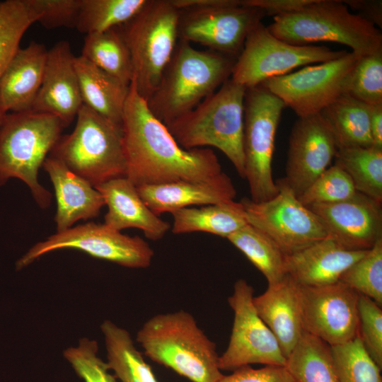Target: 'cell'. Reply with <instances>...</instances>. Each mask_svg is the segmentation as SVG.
<instances>
[{
    "mask_svg": "<svg viewBox=\"0 0 382 382\" xmlns=\"http://www.w3.org/2000/svg\"><path fill=\"white\" fill-rule=\"evenodd\" d=\"M347 52L342 57L285 75L270 79L262 85L277 96L299 117L319 114L346 93L352 71L359 59Z\"/></svg>",
    "mask_w": 382,
    "mask_h": 382,
    "instance_id": "obj_13",
    "label": "cell"
},
{
    "mask_svg": "<svg viewBox=\"0 0 382 382\" xmlns=\"http://www.w3.org/2000/svg\"><path fill=\"white\" fill-rule=\"evenodd\" d=\"M70 44L62 40L47 51L42 82L31 111L52 115L64 127L83 105Z\"/></svg>",
    "mask_w": 382,
    "mask_h": 382,
    "instance_id": "obj_19",
    "label": "cell"
},
{
    "mask_svg": "<svg viewBox=\"0 0 382 382\" xmlns=\"http://www.w3.org/2000/svg\"><path fill=\"white\" fill-rule=\"evenodd\" d=\"M136 340L151 360L192 382H217L224 376L216 344L187 311L151 317L137 332Z\"/></svg>",
    "mask_w": 382,
    "mask_h": 382,
    "instance_id": "obj_2",
    "label": "cell"
},
{
    "mask_svg": "<svg viewBox=\"0 0 382 382\" xmlns=\"http://www.w3.org/2000/svg\"><path fill=\"white\" fill-rule=\"evenodd\" d=\"M217 382H295L285 366H265L253 369L250 365L241 366L229 375H224Z\"/></svg>",
    "mask_w": 382,
    "mask_h": 382,
    "instance_id": "obj_43",
    "label": "cell"
},
{
    "mask_svg": "<svg viewBox=\"0 0 382 382\" xmlns=\"http://www.w3.org/2000/svg\"><path fill=\"white\" fill-rule=\"evenodd\" d=\"M246 88L231 77L219 91L166 125L185 149L214 146L226 155L245 179L244 99Z\"/></svg>",
    "mask_w": 382,
    "mask_h": 382,
    "instance_id": "obj_4",
    "label": "cell"
},
{
    "mask_svg": "<svg viewBox=\"0 0 382 382\" xmlns=\"http://www.w3.org/2000/svg\"><path fill=\"white\" fill-rule=\"evenodd\" d=\"M149 209L159 216L193 205H209L233 201L236 190L225 173L204 181L180 180L137 187Z\"/></svg>",
    "mask_w": 382,
    "mask_h": 382,
    "instance_id": "obj_20",
    "label": "cell"
},
{
    "mask_svg": "<svg viewBox=\"0 0 382 382\" xmlns=\"http://www.w3.org/2000/svg\"><path fill=\"white\" fill-rule=\"evenodd\" d=\"M174 234L205 232L227 238L248 224L241 202L186 207L171 213Z\"/></svg>",
    "mask_w": 382,
    "mask_h": 382,
    "instance_id": "obj_28",
    "label": "cell"
},
{
    "mask_svg": "<svg viewBox=\"0 0 382 382\" xmlns=\"http://www.w3.org/2000/svg\"><path fill=\"white\" fill-rule=\"evenodd\" d=\"M339 382H382L381 369L364 349L359 337L331 346Z\"/></svg>",
    "mask_w": 382,
    "mask_h": 382,
    "instance_id": "obj_36",
    "label": "cell"
},
{
    "mask_svg": "<svg viewBox=\"0 0 382 382\" xmlns=\"http://www.w3.org/2000/svg\"><path fill=\"white\" fill-rule=\"evenodd\" d=\"M336 142L319 114L299 117L289 141L286 176L299 197L328 167L337 151Z\"/></svg>",
    "mask_w": 382,
    "mask_h": 382,
    "instance_id": "obj_17",
    "label": "cell"
},
{
    "mask_svg": "<svg viewBox=\"0 0 382 382\" xmlns=\"http://www.w3.org/2000/svg\"><path fill=\"white\" fill-rule=\"evenodd\" d=\"M312 0H241L242 6L262 10L274 16L296 11Z\"/></svg>",
    "mask_w": 382,
    "mask_h": 382,
    "instance_id": "obj_44",
    "label": "cell"
},
{
    "mask_svg": "<svg viewBox=\"0 0 382 382\" xmlns=\"http://www.w3.org/2000/svg\"><path fill=\"white\" fill-rule=\"evenodd\" d=\"M226 238L262 272L268 285L277 284L286 276L285 255L260 230L248 224Z\"/></svg>",
    "mask_w": 382,
    "mask_h": 382,
    "instance_id": "obj_32",
    "label": "cell"
},
{
    "mask_svg": "<svg viewBox=\"0 0 382 382\" xmlns=\"http://www.w3.org/2000/svg\"><path fill=\"white\" fill-rule=\"evenodd\" d=\"M81 55L122 83L130 85L132 59L120 26L86 35Z\"/></svg>",
    "mask_w": 382,
    "mask_h": 382,
    "instance_id": "obj_31",
    "label": "cell"
},
{
    "mask_svg": "<svg viewBox=\"0 0 382 382\" xmlns=\"http://www.w3.org/2000/svg\"><path fill=\"white\" fill-rule=\"evenodd\" d=\"M369 115L373 146L382 149V104L370 106Z\"/></svg>",
    "mask_w": 382,
    "mask_h": 382,
    "instance_id": "obj_46",
    "label": "cell"
},
{
    "mask_svg": "<svg viewBox=\"0 0 382 382\" xmlns=\"http://www.w3.org/2000/svg\"><path fill=\"white\" fill-rule=\"evenodd\" d=\"M37 21L47 29L75 28L80 11L81 0H29Z\"/></svg>",
    "mask_w": 382,
    "mask_h": 382,
    "instance_id": "obj_42",
    "label": "cell"
},
{
    "mask_svg": "<svg viewBox=\"0 0 382 382\" xmlns=\"http://www.w3.org/2000/svg\"><path fill=\"white\" fill-rule=\"evenodd\" d=\"M253 303L286 359L304 332L297 284L286 275L281 282L268 285L262 294L254 296Z\"/></svg>",
    "mask_w": 382,
    "mask_h": 382,
    "instance_id": "obj_25",
    "label": "cell"
},
{
    "mask_svg": "<svg viewBox=\"0 0 382 382\" xmlns=\"http://www.w3.org/2000/svg\"><path fill=\"white\" fill-rule=\"evenodd\" d=\"M76 118L74 130L60 137L50 156L94 187L125 177L122 128L83 104Z\"/></svg>",
    "mask_w": 382,
    "mask_h": 382,
    "instance_id": "obj_7",
    "label": "cell"
},
{
    "mask_svg": "<svg viewBox=\"0 0 382 382\" xmlns=\"http://www.w3.org/2000/svg\"><path fill=\"white\" fill-rule=\"evenodd\" d=\"M367 251L345 249L328 236L299 251L285 255L286 273L301 286L334 284Z\"/></svg>",
    "mask_w": 382,
    "mask_h": 382,
    "instance_id": "obj_21",
    "label": "cell"
},
{
    "mask_svg": "<svg viewBox=\"0 0 382 382\" xmlns=\"http://www.w3.org/2000/svg\"><path fill=\"white\" fill-rule=\"evenodd\" d=\"M340 281L382 305V238L340 277Z\"/></svg>",
    "mask_w": 382,
    "mask_h": 382,
    "instance_id": "obj_37",
    "label": "cell"
},
{
    "mask_svg": "<svg viewBox=\"0 0 382 382\" xmlns=\"http://www.w3.org/2000/svg\"><path fill=\"white\" fill-rule=\"evenodd\" d=\"M345 4L362 11L361 16L369 20L374 25H381V4L369 1H344Z\"/></svg>",
    "mask_w": 382,
    "mask_h": 382,
    "instance_id": "obj_45",
    "label": "cell"
},
{
    "mask_svg": "<svg viewBox=\"0 0 382 382\" xmlns=\"http://www.w3.org/2000/svg\"><path fill=\"white\" fill-rule=\"evenodd\" d=\"M83 104L122 127L129 86L105 72L81 55L75 57Z\"/></svg>",
    "mask_w": 382,
    "mask_h": 382,
    "instance_id": "obj_26",
    "label": "cell"
},
{
    "mask_svg": "<svg viewBox=\"0 0 382 382\" xmlns=\"http://www.w3.org/2000/svg\"><path fill=\"white\" fill-rule=\"evenodd\" d=\"M148 0H81L76 28L86 35L121 26L132 19Z\"/></svg>",
    "mask_w": 382,
    "mask_h": 382,
    "instance_id": "obj_34",
    "label": "cell"
},
{
    "mask_svg": "<svg viewBox=\"0 0 382 382\" xmlns=\"http://www.w3.org/2000/svg\"><path fill=\"white\" fill-rule=\"evenodd\" d=\"M278 193L264 202L243 198L248 224L267 235L284 255H290L327 238L317 215L303 205L284 179L277 183Z\"/></svg>",
    "mask_w": 382,
    "mask_h": 382,
    "instance_id": "obj_12",
    "label": "cell"
},
{
    "mask_svg": "<svg viewBox=\"0 0 382 382\" xmlns=\"http://www.w3.org/2000/svg\"><path fill=\"white\" fill-rule=\"evenodd\" d=\"M346 52L325 46L288 43L273 35L260 21L248 34L231 79L248 88L289 74L296 67L333 60Z\"/></svg>",
    "mask_w": 382,
    "mask_h": 382,
    "instance_id": "obj_11",
    "label": "cell"
},
{
    "mask_svg": "<svg viewBox=\"0 0 382 382\" xmlns=\"http://www.w3.org/2000/svg\"><path fill=\"white\" fill-rule=\"evenodd\" d=\"M235 57L195 49L178 40L159 83L146 100L152 114L167 125L198 105L231 76Z\"/></svg>",
    "mask_w": 382,
    "mask_h": 382,
    "instance_id": "obj_3",
    "label": "cell"
},
{
    "mask_svg": "<svg viewBox=\"0 0 382 382\" xmlns=\"http://www.w3.org/2000/svg\"><path fill=\"white\" fill-rule=\"evenodd\" d=\"M328 237L349 250H369L382 238L381 203L358 192L347 199L308 207Z\"/></svg>",
    "mask_w": 382,
    "mask_h": 382,
    "instance_id": "obj_18",
    "label": "cell"
},
{
    "mask_svg": "<svg viewBox=\"0 0 382 382\" xmlns=\"http://www.w3.org/2000/svg\"><path fill=\"white\" fill-rule=\"evenodd\" d=\"M95 340L81 338L76 347L64 349L63 356L83 382H117L106 361L98 354Z\"/></svg>",
    "mask_w": 382,
    "mask_h": 382,
    "instance_id": "obj_40",
    "label": "cell"
},
{
    "mask_svg": "<svg viewBox=\"0 0 382 382\" xmlns=\"http://www.w3.org/2000/svg\"><path fill=\"white\" fill-rule=\"evenodd\" d=\"M346 93L370 106L382 104V50L359 57Z\"/></svg>",
    "mask_w": 382,
    "mask_h": 382,
    "instance_id": "obj_38",
    "label": "cell"
},
{
    "mask_svg": "<svg viewBox=\"0 0 382 382\" xmlns=\"http://www.w3.org/2000/svg\"><path fill=\"white\" fill-rule=\"evenodd\" d=\"M335 164L352 179L357 192L381 203L382 149L371 147L338 149Z\"/></svg>",
    "mask_w": 382,
    "mask_h": 382,
    "instance_id": "obj_33",
    "label": "cell"
},
{
    "mask_svg": "<svg viewBox=\"0 0 382 382\" xmlns=\"http://www.w3.org/2000/svg\"><path fill=\"white\" fill-rule=\"evenodd\" d=\"M369 109L370 105L344 93L320 112L337 149L373 146Z\"/></svg>",
    "mask_w": 382,
    "mask_h": 382,
    "instance_id": "obj_27",
    "label": "cell"
},
{
    "mask_svg": "<svg viewBox=\"0 0 382 382\" xmlns=\"http://www.w3.org/2000/svg\"><path fill=\"white\" fill-rule=\"evenodd\" d=\"M371 299L359 294L358 337L364 349L381 369L382 368V310Z\"/></svg>",
    "mask_w": 382,
    "mask_h": 382,
    "instance_id": "obj_41",
    "label": "cell"
},
{
    "mask_svg": "<svg viewBox=\"0 0 382 382\" xmlns=\"http://www.w3.org/2000/svg\"><path fill=\"white\" fill-rule=\"evenodd\" d=\"M65 128L59 118L33 111L8 112L0 125V187L22 180L41 209L52 195L38 180V173Z\"/></svg>",
    "mask_w": 382,
    "mask_h": 382,
    "instance_id": "obj_6",
    "label": "cell"
},
{
    "mask_svg": "<svg viewBox=\"0 0 382 382\" xmlns=\"http://www.w3.org/2000/svg\"><path fill=\"white\" fill-rule=\"evenodd\" d=\"M179 10L170 0H148L120 29L129 49L133 79L147 100L156 88L178 40Z\"/></svg>",
    "mask_w": 382,
    "mask_h": 382,
    "instance_id": "obj_8",
    "label": "cell"
},
{
    "mask_svg": "<svg viewBox=\"0 0 382 382\" xmlns=\"http://www.w3.org/2000/svg\"><path fill=\"white\" fill-rule=\"evenodd\" d=\"M100 330L107 351V364L121 382H158L151 367L136 347L130 333L110 320Z\"/></svg>",
    "mask_w": 382,
    "mask_h": 382,
    "instance_id": "obj_29",
    "label": "cell"
},
{
    "mask_svg": "<svg viewBox=\"0 0 382 382\" xmlns=\"http://www.w3.org/2000/svg\"><path fill=\"white\" fill-rule=\"evenodd\" d=\"M267 28L276 37L295 45L336 42L359 57L382 50L381 30L351 13L344 1L312 0L296 11L274 16Z\"/></svg>",
    "mask_w": 382,
    "mask_h": 382,
    "instance_id": "obj_5",
    "label": "cell"
},
{
    "mask_svg": "<svg viewBox=\"0 0 382 382\" xmlns=\"http://www.w3.org/2000/svg\"><path fill=\"white\" fill-rule=\"evenodd\" d=\"M254 289L245 279L237 280L228 298L233 323L227 348L219 357L221 371H231L253 364L285 366L279 345L253 306Z\"/></svg>",
    "mask_w": 382,
    "mask_h": 382,
    "instance_id": "obj_15",
    "label": "cell"
},
{
    "mask_svg": "<svg viewBox=\"0 0 382 382\" xmlns=\"http://www.w3.org/2000/svg\"><path fill=\"white\" fill-rule=\"evenodd\" d=\"M75 249L122 267L146 268L152 262L154 250L139 236H130L105 224L88 222L56 232L30 248L15 264L16 271L28 267L52 251Z\"/></svg>",
    "mask_w": 382,
    "mask_h": 382,
    "instance_id": "obj_10",
    "label": "cell"
},
{
    "mask_svg": "<svg viewBox=\"0 0 382 382\" xmlns=\"http://www.w3.org/2000/svg\"><path fill=\"white\" fill-rule=\"evenodd\" d=\"M285 367L295 382H339L331 346L306 332L286 358Z\"/></svg>",
    "mask_w": 382,
    "mask_h": 382,
    "instance_id": "obj_30",
    "label": "cell"
},
{
    "mask_svg": "<svg viewBox=\"0 0 382 382\" xmlns=\"http://www.w3.org/2000/svg\"><path fill=\"white\" fill-rule=\"evenodd\" d=\"M302 325L330 346L358 336L359 294L341 281L323 286L297 284Z\"/></svg>",
    "mask_w": 382,
    "mask_h": 382,
    "instance_id": "obj_16",
    "label": "cell"
},
{
    "mask_svg": "<svg viewBox=\"0 0 382 382\" xmlns=\"http://www.w3.org/2000/svg\"><path fill=\"white\" fill-rule=\"evenodd\" d=\"M284 103L263 85L246 89L244 99L245 179L251 200L267 201L279 192L272 177L276 132Z\"/></svg>",
    "mask_w": 382,
    "mask_h": 382,
    "instance_id": "obj_9",
    "label": "cell"
},
{
    "mask_svg": "<svg viewBox=\"0 0 382 382\" xmlns=\"http://www.w3.org/2000/svg\"><path fill=\"white\" fill-rule=\"evenodd\" d=\"M37 21L29 0L0 1V81L23 35ZM6 115L0 106V125Z\"/></svg>",
    "mask_w": 382,
    "mask_h": 382,
    "instance_id": "obj_35",
    "label": "cell"
},
{
    "mask_svg": "<svg viewBox=\"0 0 382 382\" xmlns=\"http://www.w3.org/2000/svg\"><path fill=\"white\" fill-rule=\"evenodd\" d=\"M95 188L102 195L108 212L104 224L121 231L137 228L152 241L164 237L171 228L170 224L154 213L139 196L137 187L127 178L110 180Z\"/></svg>",
    "mask_w": 382,
    "mask_h": 382,
    "instance_id": "obj_23",
    "label": "cell"
},
{
    "mask_svg": "<svg viewBox=\"0 0 382 382\" xmlns=\"http://www.w3.org/2000/svg\"><path fill=\"white\" fill-rule=\"evenodd\" d=\"M356 192L350 177L335 164L321 173L298 198L303 205L309 207L347 199Z\"/></svg>",
    "mask_w": 382,
    "mask_h": 382,
    "instance_id": "obj_39",
    "label": "cell"
},
{
    "mask_svg": "<svg viewBox=\"0 0 382 382\" xmlns=\"http://www.w3.org/2000/svg\"><path fill=\"white\" fill-rule=\"evenodd\" d=\"M122 128L125 178L136 187L180 180L204 181L223 172L211 149H185L178 144L166 125L152 114L133 80Z\"/></svg>",
    "mask_w": 382,
    "mask_h": 382,
    "instance_id": "obj_1",
    "label": "cell"
},
{
    "mask_svg": "<svg viewBox=\"0 0 382 382\" xmlns=\"http://www.w3.org/2000/svg\"><path fill=\"white\" fill-rule=\"evenodd\" d=\"M42 168L52 183L57 201L54 220L57 232L80 220L97 217L105 206L100 193L87 180L70 170L59 160L48 156Z\"/></svg>",
    "mask_w": 382,
    "mask_h": 382,
    "instance_id": "obj_22",
    "label": "cell"
},
{
    "mask_svg": "<svg viewBox=\"0 0 382 382\" xmlns=\"http://www.w3.org/2000/svg\"><path fill=\"white\" fill-rule=\"evenodd\" d=\"M47 51L35 41L16 50L0 81V106L5 113L32 110L42 82Z\"/></svg>",
    "mask_w": 382,
    "mask_h": 382,
    "instance_id": "obj_24",
    "label": "cell"
},
{
    "mask_svg": "<svg viewBox=\"0 0 382 382\" xmlns=\"http://www.w3.org/2000/svg\"><path fill=\"white\" fill-rule=\"evenodd\" d=\"M266 16L241 0H224L216 6L179 10L178 40L237 58L251 29Z\"/></svg>",
    "mask_w": 382,
    "mask_h": 382,
    "instance_id": "obj_14",
    "label": "cell"
}]
</instances>
